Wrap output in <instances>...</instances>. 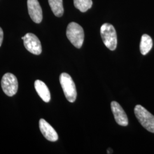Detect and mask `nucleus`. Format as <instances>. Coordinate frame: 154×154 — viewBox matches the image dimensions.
<instances>
[{
  "mask_svg": "<svg viewBox=\"0 0 154 154\" xmlns=\"http://www.w3.org/2000/svg\"><path fill=\"white\" fill-rule=\"evenodd\" d=\"M66 35L68 39L75 48L82 47L84 41V32L83 28L77 23H70L66 30Z\"/></svg>",
  "mask_w": 154,
  "mask_h": 154,
  "instance_id": "obj_1",
  "label": "nucleus"
},
{
  "mask_svg": "<svg viewBox=\"0 0 154 154\" xmlns=\"http://www.w3.org/2000/svg\"><path fill=\"white\" fill-rule=\"evenodd\" d=\"M100 35L105 46L110 50H115L117 46V35L114 27L105 23L100 27Z\"/></svg>",
  "mask_w": 154,
  "mask_h": 154,
  "instance_id": "obj_2",
  "label": "nucleus"
},
{
  "mask_svg": "<svg viewBox=\"0 0 154 154\" xmlns=\"http://www.w3.org/2000/svg\"><path fill=\"white\" fill-rule=\"evenodd\" d=\"M60 81L66 99L71 103L74 102L77 98V90L71 76L63 72L60 77Z\"/></svg>",
  "mask_w": 154,
  "mask_h": 154,
  "instance_id": "obj_3",
  "label": "nucleus"
},
{
  "mask_svg": "<svg viewBox=\"0 0 154 154\" xmlns=\"http://www.w3.org/2000/svg\"><path fill=\"white\" fill-rule=\"evenodd\" d=\"M134 113L141 125L149 132L154 133V116L141 105H137Z\"/></svg>",
  "mask_w": 154,
  "mask_h": 154,
  "instance_id": "obj_4",
  "label": "nucleus"
},
{
  "mask_svg": "<svg viewBox=\"0 0 154 154\" xmlns=\"http://www.w3.org/2000/svg\"><path fill=\"white\" fill-rule=\"evenodd\" d=\"M1 86L6 95L12 97L17 93L18 83L16 77L11 73H6L1 80Z\"/></svg>",
  "mask_w": 154,
  "mask_h": 154,
  "instance_id": "obj_5",
  "label": "nucleus"
},
{
  "mask_svg": "<svg viewBox=\"0 0 154 154\" xmlns=\"http://www.w3.org/2000/svg\"><path fill=\"white\" fill-rule=\"evenodd\" d=\"M23 44L26 50L35 55L42 53V46L38 38L33 33H29L22 37Z\"/></svg>",
  "mask_w": 154,
  "mask_h": 154,
  "instance_id": "obj_6",
  "label": "nucleus"
},
{
  "mask_svg": "<svg viewBox=\"0 0 154 154\" xmlns=\"http://www.w3.org/2000/svg\"><path fill=\"white\" fill-rule=\"evenodd\" d=\"M28 11L34 22L41 23L42 20V11L38 0H28Z\"/></svg>",
  "mask_w": 154,
  "mask_h": 154,
  "instance_id": "obj_7",
  "label": "nucleus"
},
{
  "mask_svg": "<svg viewBox=\"0 0 154 154\" xmlns=\"http://www.w3.org/2000/svg\"><path fill=\"white\" fill-rule=\"evenodd\" d=\"M111 107L116 123L122 126H127L128 124V118L121 106L116 101H112Z\"/></svg>",
  "mask_w": 154,
  "mask_h": 154,
  "instance_id": "obj_8",
  "label": "nucleus"
},
{
  "mask_svg": "<svg viewBox=\"0 0 154 154\" xmlns=\"http://www.w3.org/2000/svg\"><path fill=\"white\" fill-rule=\"evenodd\" d=\"M40 131L47 140L51 142H55L58 139V135L53 127L44 119H41L39 122Z\"/></svg>",
  "mask_w": 154,
  "mask_h": 154,
  "instance_id": "obj_9",
  "label": "nucleus"
},
{
  "mask_svg": "<svg viewBox=\"0 0 154 154\" xmlns=\"http://www.w3.org/2000/svg\"><path fill=\"white\" fill-rule=\"evenodd\" d=\"M34 87L41 98L45 102H49L51 98L50 93L46 85L42 81L36 80L34 83Z\"/></svg>",
  "mask_w": 154,
  "mask_h": 154,
  "instance_id": "obj_10",
  "label": "nucleus"
},
{
  "mask_svg": "<svg viewBox=\"0 0 154 154\" xmlns=\"http://www.w3.org/2000/svg\"><path fill=\"white\" fill-rule=\"evenodd\" d=\"M152 40L147 34H143L140 44V53L143 55H146L152 49Z\"/></svg>",
  "mask_w": 154,
  "mask_h": 154,
  "instance_id": "obj_11",
  "label": "nucleus"
},
{
  "mask_svg": "<svg viewBox=\"0 0 154 154\" xmlns=\"http://www.w3.org/2000/svg\"><path fill=\"white\" fill-rule=\"evenodd\" d=\"M51 9L55 16H62L64 9L62 0H48Z\"/></svg>",
  "mask_w": 154,
  "mask_h": 154,
  "instance_id": "obj_12",
  "label": "nucleus"
},
{
  "mask_svg": "<svg viewBox=\"0 0 154 154\" xmlns=\"http://www.w3.org/2000/svg\"><path fill=\"white\" fill-rule=\"evenodd\" d=\"M75 7L81 12H86L93 5L92 0H74Z\"/></svg>",
  "mask_w": 154,
  "mask_h": 154,
  "instance_id": "obj_13",
  "label": "nucleus"
},
{
  "mask_svg": "<svg viewBox=\"0 0 154 154\" xmlns=\"http://www.w3.org/2000/svg\"><path fill=\"white\" fill-rule=\"evenodd\" d=\"M3 38H4V33H3V30L0 28V47L1 46V45L2 44V41H3Z\"/></svg>",
  "mask_w": 154,
  "mask_h": 154,
  "instance_id": "obj_14",
  "label": "nucleus"
},
{
  "mask_svg": "<svg viewBox=\"0 0 154 154\" xmlns=\"http://www.w3.org/2000/svg\"><path fill=\"white\" fill-rule=\"evenodd\" d=\"M112 150L111 149H107V154H112Z\"/></svg>",
  "mask_w": 154,
  "mask_h": 154,
  "instance_id": "obj_15",
  "label": "nucleus"
}]
</instances>
